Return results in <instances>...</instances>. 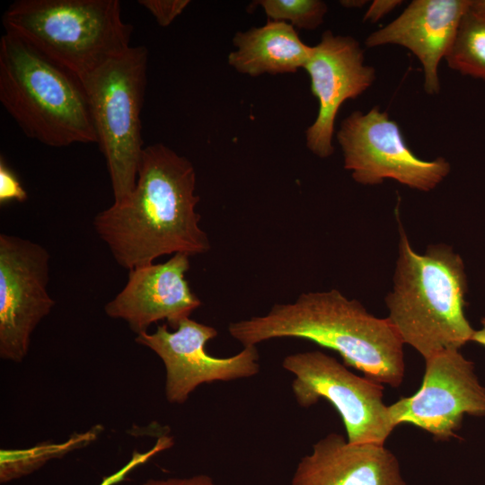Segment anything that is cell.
<instances>
[{
	"label": "cell",
	"mask_w": 485,
	"mask_h": 485,
	"mask_svg": "<svg viewBox=\"0 0 485 485\" xmlns=\"http://www.w3.org/2000/svg\"><path fill=\"white\" fill-rule=\"evenodd\" d=\"M195 186V169L186 157L161 143L144 148L133 191L93 222L119 266L130 270L163 255L209 250Z\"/></svg>",
	"instance_id": "obj_1"
},
{
	"label": "cell",
	"mask_w": 485,
	"mask_h": 485,
	"mask_svg": "<svg viewBox=\"0 0 485 485\" xmlns=\"http://www.w3.org/2000/svg\"><path fill=\"white\" fill-rule=\"evenodd\" d=\"M228 331L243 347L277 338L308 340L379 384L398 388L404 378V343L389 319L373 315L337 289L303 293L264 315L230 323Z\"/></svg>",
	"instance_id": "obj_2"
},
{
	"label": "cell",
	"mask_w": 485,
	"mask_h": 485,
	"mask_svg": "<svg viewBox=\"0 0 485 485\" xmlns=\"http://www.w3.org/2000/svg\"><path fill=\"white\" fill-rule=\"evenodd\" d=\"M392 290L384 298L388 319L404 345L424 358L461 350L475 330L465 314L468 280L464 262L451 246L417 252L400 224Z\"/></svg>",
	"instance_id": "obj_3"
},
{
	"label": "cell",
	"mask_w": 485,
	"mask_h": 485,
	"mask_svg": "<svg viewBox=\"0 0 485 485\" xmlns=\"http://www.w3.org/2000/svg\"><path fill=\"white\" fill-rule=\"evenodd\" d=\"M0 101L31 139L51 147L97 144L81 79L9 31L0 39Z\"/></svg>",
	"instance_id": "obj_4"
},
{
	"label": "cell",
	"mask_w": 485,
	"mask_h": 485,
	"mask_svg": "<svg viewBox=\"0 0 485 485\" xmlns=\"http://www.w3.org/2000/svg\"><path fill=\"white\" fill-rule=\"evenodd\" d=\"M3 24L79 78L124 53L133 31L119 0H16Z\"/></svg>",
	"instance_id": "obj_5"
},
{
	"label": "cell",
	"mask_w": 485,
	"mask_h": 485,
	"mask_svg": "<svg viewBox=\"0 0 485 485\" xmlns=\"http://www.w3.org/2000/svg\"><path fill=\"white\" fill-rule=\"evenodd\" d=\"M148 50L124 53L81 77L97 144L110 174L114 202L127 198L137 182L144 150L141 110L147 82Z\"/></svg>",
	"instance_id": "obj_6"
},
{
	"label": "cell",
	"mask_w": 485,
	"mask_h": 485,
	"mask_svg": "<svg viewBox=\"0 0 485 485\" xmlns=\"http://www.w3.org/2000/svg\"><path fill=\"white\" fill-rule=\"evenodd\" d=\"M282 366L295 375L292 391L308 408L321 399L339 412L352 444L384 445L397 427L391 405L384 402V384L359 376L319 350L287 356Z\"/></svg>",
	"instance_id": "obj_7"
},
{
	"label": "cell",
	"mask_w": 485,
	"mask_h": 485,
	"mask_svg": "<svg viewBox=\"0 0 485 485\" xmlns=\"http://www.w3.org/2000/svg\"><path fill=\"white\" fill-rule=\"evenodd\" d=\"M337 139L344 168L362 185H378L390 179L419 191L434 190L451 171L444 157L419 158L406 144L398 123L375 106L356 110L340 124Z\"/></svg>",
	"instance_id": "obj_8"
},
{
	"label": "cell",
	"mask_w": 485,
	"mask_h": 485,
	"mask_svg": "<svg viewBox=\"0 0 485 485\" xmlns=\"http://www.w3.org/2000/svg\"><path fill=\"white\" fill-rule=\"evenodd\" d=\"M48 250L28 239L0 234V357L16 363L31 337L55 305L48 292Z\"/></svg>",
	"instance_id": "obj_9"
},
{
	"label": "cell",
	"mask_w": 485,
	"mask_h": 485,
	"mask_svg": "<svg viewBox=\"0 0 485 485\" xmlns=\"http://www.w3.org/2000/svg\"><path fill=\"white\" fill-rule=\"evenodd\" d=\"M425 363L419 389L391 404L397 426L413 425L446 441L458 436L465 415L485 418V386L472 360L445 350Z\"/></svg>",
	"instance_id": "obj_10"
},
{
	"label": "cell",
	"mask_w": 485,
	"mask_h": 485,
	"mask_svg": "<svg viewBox=\"0 0 485 485\" xmlns=\"http://www.w3.org/2000/svg\"><path fill=\"white\" fill-rule=\"evenodd\" d=\"M216 335L214 327L190 318L174 331L162 324L154 333L137 335L135 341L152 349L165 366V395L170 403H184L202 384L247 378L259 373L256 346L243 347L229 357L210 356L205 347Z\"/></svg>",
	"instance_id": "obj_11"
},
{
	"label": "cell",
	"mask_w": 485,
	"mask_h": 485,
	"mask_svg": "<svg viewBox=\"0 0 485 485\" xmlns=\"http://www.w3.org/2000/svg\"><path fill=\"white\" fill-rule=\"evenodd\" d=\"M304 68L319 102L317 117L305 132L306 146L318 157L327 158L334 151V125L340 106L374 84L375 70L365 64L364 50L356 39L331 31H325L312 47Z\"/></svg>",
	"instance_id": "obj_12"
},
{
	"label": "cell",
	"mask_w": 485,
	"mask_h": 485,
	"mask_svg": "<svg viewBox=\"0 0 485 485\" xmlns=\"http://www.w3.org/2000/svg\"><path fill=\"white\" fill-rule=\"evenodd\" d=\"M189 257L176 253L164 263L130 269L125 287L105 304V313L128 322L137 335L161 320L176 330L201 305L185 278Z\"/></svg>",
	"instance_id": "obj_13"
},
{
	"label": "cell",
	"mask_w": 485,
	"mask_h": 485,
	"mask_svg": "<svg viewBox=\"0 0 485 485\" xmlns=\"http://www.w3.org/2000/svg\"><path fill=\"white\" fill-rule=\"evenodd\" d=\"M472 0H413L386 26L367 36V48L393 44L410 50L422 66L424 90L440 91L438 66L445 58Z\"/></svg>",
	"instance_id": "obj_14"
},
{
	"label": "cell",
	"mask_w": 485,
	"mask_h": 485,
	"mask_svg": "<svg viewBox=\"0 0 485 485\" xmlns=\"http://www.w3.org/2000/svg\"><path fill=\"white\" fill-rule=\"evenodd\" d=\"M291 485H407L395 454L384 445L352 444L330 433L299 462Z\"/></svg>",
	"instance_id": "obj_15"
},
{
	"label": "cell",
	"mask_w": 485,
	"mask_h": 485,
	"mask_svg": "<svg viewBox=\"0 0 485 485\" xmlns=\"http://www.w3.org/2000/svg\"><path fill=\"white\" fill-rule=\"evenodd\" d=\"M233 43L236 50L228 55V64L251 76L295 73L304 68L312 52L295 27L269 20L263 26L237 32Z\"/></svg>",
	"instance_id": "obj_16"
},
{
	"label": "cell",
	"mask_w": 485,
	"mask_h": 485,
	"mask_svg": "<svg viewBox=\"0 0 485 485\" xmlns=\"http://www.w3.org/2000/svg\"><path fill=\"white\" fill-rule=\"evenodd\" d=\"M445 59L451 69L485 81V15L473 7L472 0Z\"/></svg>",
	"instance_id": "obj_17"
},
{
	"label": "cell",
	"mask_w": 485,
	"mask_h": 485,
	"mask_svg": "<svg viewBox=\"0 0 485 485\" xmlns=\"http://www.w3.org/2000/svg\"><path fill=\"white\" fill-rule=\"evenodd\" d=\"M101 427L97 425L84 433H75L61 444L44 443L33 447L19 450H1L0 481L5 483L27 475L50 459L60 457L68 452L93 441Z\"/></svg>",
	"instance_id": "obj_18"
},
{
	"label": "cell",
	"mask_w": 485,
	"mask_h": 485,
	"mask_svg": "<svg viewBox=\"0 0 485 485\" xmlns=\"http://www.w3.org/2000/svg\"><path fill=\"white\" fill-rule=\"evenodd\" d=\"M251 5L261 6L269 21L307 30L319 27L328 11L326 3L321 0H260Z\"/></svg>",
	"instance_id": "obj_19"
},
{
	"label": "cell",
	"mask_w": 485,
	"mask_h": 485,
	"mask_svg": "<svg viewBox=\"0 0 485 485\" xmlns=\"http://www.w3.org/2000/svg\"><path fill=\"white\" fill-rule=\"evenodd\" d=\"M173 445V438L169 436H160L154 445L145 453L135 451L131 459L118 472L102 479L99 485H115L126 479L128 474L136 467L146 463L158 453L170 448Z\"/></svg>",
	"instance_id": "obj_20"
},
{
	"label": "cell",
	"mask_w": 485,
	"mask_h": 485,
	"mask_svg": "<svg viewBox=\"0 0 485 485\" xmlns=\"http://www.w3.org/2000/svg\"><path fill=\"white\" fill-rule=\"evenodd\" d=\"M162 27L169 26L190 4L189 0H139Z\"/></svg>",
	"instance_id": "obj_21"
},
{
	"label": "cell",
	"mask_w": 485,
	"mask_h": 485,
	"mask_svg": "<svg viewBox=\"0 0 485 485\" xmlns=\"http://www.w3.org/2000/svg\"><path fill=\"white\" fill-rule=\"evenodd\" d=\"M26 190L22 186L17 176L6 165L1 156L0 159V203L1 205L16 200L23 202L27 199Z\"/></svg>",
	"instance_id": "obj_22"
},
{
	"label": "cell",
	"mask_w": 485,
	"mask_h": 485,
	"mask_svg": "<svg viewBox=\"0 0 485 485\" xmlns=\"http://www.w3.org/2000/svg\"><path fill=\"white\" fill-rule=\"evenodd\" d=\"M401 0H375L370 4L364 15V21L376 22L397 6L401 4Z\"/></svg>",
	"instance_id": "obj_23"
},
{
	"label": "cell",
	"mask_w": 485,
	"mask_h": 485,
	"mask_svg": "<svg viewBox=\"0 0 485 485\" xmlns=\"http://www.w3.org/2000/svg\"><path fill=\"white\" fill-rule=\"evenodd\" d=\"M142 485H215V483L210 477L205 474H199L182 479L148 480Z\"/></svg>",
	"instance_id": "obj_24"
},
{
	"label": "cell",
	"mask_w": 485,
	"mask_h": 485,
	"mask_svg": "<svg viewBox=\"0 0 485 485\" xmlns=\"http://www.w3.org/2000/svg\"><path fill=\"white\" fill-rule=\"evenodd\" d=\"M471 342H475L485 348V316L481 318V327L475 330Z\"/></svg>",
	"instance_id": "obj_25"
},
{
	"label": "cell",
	"mask_w": 485,
	"mask_h": 485,
	"mask_svg": "<svg viewBox=\"0 0 485 485\" xmlns=\"http://www.w3.org/2000/svg\"><path fill=\"white\" fill-rule=\"evenodd\" d=\"M340 3L346 7H360L367 3V1H340Z\"/></svg>",
	"instance_id": "obj_26"
},
{
	"label": "cell",
	"mask_w": 485,
	"mask_h": 485,
	"mask_svg": "<svg viewBox=\"0 0 485 485\" xmlns=\"http://www.w3.org/2000/svg\"><path fill=\"white\" fill-rule=\"evenodd\" d=\"M472 5L475 9L485 15V0H472Z\"/></svg>",
	"instance_id": "obj_27"
}]
</instances>
